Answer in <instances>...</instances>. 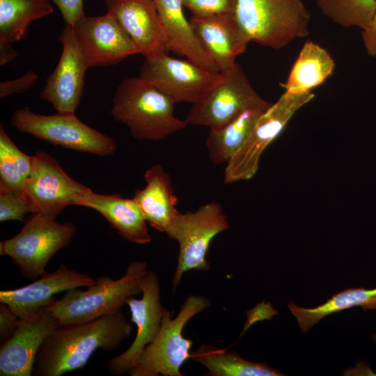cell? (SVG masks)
Listing matches in <instances>:
<instances>
[{
	"mask_svg": "<svg viewBox=\"0 0 376 376\" xmlns=\"http://www.w3.org/2000/svg\"><path fill=\"white\" fill-rule=\"evenodd\" d=\"M133 330L122 310L91 321L58 326L36 356L33 375L61 376L83 368L99 349H117Z\"/></svg>",
	"mask_w": 376,
	"mask_h": 376,
	"instance_id": "cell-1",
	"label": "cell"
},
{
	"mask_svg": "<svg viewBox=\"0 0 376 376\" xmlns=\"http://www.w3.org/2000/svg\"><path fill=\"white\" fill-rule=\"evenodd\" d=\"M174 103L140 77L118 84L111 109L113 118L126 125L138 140L159 141L185 129L187 123L175 116Z\"/></svg>",
	"mask_w": 376,
	"mask_h": 376,
	"instance_id": "cell-2",
	"label": "cell"
},
{
	"mask_svg": "<svg viewBox=\"0 0 376 376\" xmlns=\"http://www.w3.org/2000/svg\"><path fill=\"white\" fill-rule=\"evenodd\" d=\"M144 261L134 260L125 274L117 280L102 275L84 290L75 288L67 290L47 308L58 326L88 322L120 311L129 298L142 293L141 283L148 273Z\"/></svg>",
	"mask_w": 376,
	"mask_h": 376,
	"instance_id": "cell-3",
	"label": "cell"
},
{
	"mask_svg": "<svg viewBox=\"0 0 376 376\" xmlns=\"http://www.w3.org/2000/svg\"><path fill=\"white\" fill-rule=\"evenodd\" d=\"M235 16L251 42L274 49L309 33L311 13L302 0H237Z\"/></svg>",
	"mask_w": 376,
	"mask_h": 376,
	"instance_id": "cell-4",
	"label": "cell"
},
{
	"mask_svg": "<svg viewBox=\"0 0 376 376\" xmlns=\"http://www.w3.org/2000/svg\"><path fill=\"white\" fill-rule=\"evenodd\" d=\"M210 306V301L204 296L189 295L175 318L165 308L157 336L127 373L130 376H182L180 369L191 358L193 343L183 336V329L191 318Z\"/></svg>",
	"mask_w": 376,
	"mask_h": 376,
	"instance_id": "cell-5",
	"label": "cell"
},
{
	"mask_svg": "<svg viewBox=\"0 0 376 376\" xmlns=\"http://www.w3.org/2000/svg\"><path fill=\"white\" fill-rule=\"evenodd\" d=\"M77 232L71 222L61 224L55 218L32 214L14 237L0 242V254L9 256L28 279L42 275L50 259L68 246Z\"/></svg>",
	"mask_w": 376,
	"mask_h": 376,
	"instance_id": "cell-6",
	"label": "cell"
},
{
	"mask_svg": "<svg viewBox=\"0 0 376 376\" xmlns=\"http://www.w3.org/2000/svg\"><path fill=\"white\" fill-rule=\"evenodd\" d=\"M10 123L54 145L98 156L112 155L117 147L114 139L83 123L75 113L43 115L24 107L14 111Z\"/></svg>",
	"mask_w": 376,
	"mask_h": 376,
	"instance_id": "cell-7",
	"label": "cell"
},
{
	"mask_svg": "<svg viewBox=\"0 0 376 376\" xmlns=\"http://www.w3.org/2000/svg\"><path fill=\"white\" fill-rule=\"evenodd\" d=\"M230 224L220 203L211 202L196 211L179 213L166 235L178 241L179 254L173 276V289L179 285L185 272L207 270L210 264L206 254L213 238L228 229Z\"/></svg>",
	"mask_w": 376,
	"mask_h": 376,
	"instance_id": "cell-8",
	"label": "cell"
},
{
	"mask_svg": "<svg viewBox=\"0 0 376 376\" xmlns=\"http://www.w3.org/2000/svg\"><path fill=\"white\" fill-rule=\"evenodd\" d=\"M314 97L311 91L298 94L284 92L261 114L246 141L226 162L224 182L251 179L258 171L265 150L283 132L295 113Z\"/></svg>",
	"mask_w": 376,
	"mask_h": 376,
	"instance_id": "cell-9",
	"label": "cell"
},
{
	"mask_svg": "<svg viewBox=\"0 0 376 376\" xmlns=\"http://www.w3.org/2000/svg\"><path fill=\"white\" fill-rule=\"evenodd\" d=\"M139 77L167 96L174 104L196 103L222 80L221 72L206 70L189 59L159 52L144 56Z\"/></svg>",
	"mask_w": 376,
	"mask_h": 376,
	"instance_id": "cell-10",
	"label": "cell"
},
{
	"mask_svg": "<svg viewBox=\"0 0 376 376\" xmlns=\"http://www.w3.org/2000/svg\"><path fill=\"white\" fill-rule=\"evenodd\" d=\"M221 72L222 80L205 98L192 104L185 119L187 123L217 128L247 109L267 110L272 104L257 93L237 63Z\"/></svg>",
	"mask_w": 376,
	"mask_h": 376,
	"instance_id": "cell-11",
	"label": "cell"
},
{
	"mask_svg": "<svg viewBox=\"0 0 376 376\" xmlns=\"http://www.w3.org/2000/svg\"><path fill=\"white\" fill-rule=\"evenodd\" d=\"M24 197L31 214L55 218L91 190L70 177L50 155L37 152Z\"/></svg>",
	"mask_w": 376,
	"mask_h": 376,
	"instance_id": "cell-12",
	"label": "cell"
},
{
	"mask_svg": "<svg viewBox=\"0 0 376 376\" xmlns=\"http://www.w3.org/2000/svg\"><path fill=\"white\" fill-rule=\"evenodd\" d=\"M62 45L59 61L40 93L58 113H75L84 91L88 63L71 26L65 24L58 37Z\"/></svg>",
	"mask_w": 376,
	"mask_h": 376,
	"instance_id": "cell-13",
	"label": "cell"
},
{
	"mask_svg": "<svg viewBox=\"0 0 376 376\" xmlns=\"http://www.w3.org/2000/svg\"><path fill=\"white\" fill-rule=\"evenodd\" d=\"M141 288L142 297H132L127 301L131 321L136 325V334L125 352L108 361V370L113 375L128 373L161 328L165 307L161 303L160 286L156 273L148 271L141 283Z\"/></svg>",
	"mask_w": 376,
	"mask_h": 376,
	"instance_id": "cell-14",
	"label": "cell"
},
{
	"mask_svg": "<svg viewBox=\"0 0 376 376\" xmlns=\"http://www.w3.org/2000/svg\"><path fill=\"white\" fill-rule=\"evenodd\" d=\"M72 27L89 68L116 65L130 56L140 54L116 17L108 12L101 16L85 15Z\"/></svg>",
	"mask_w": 376,
	"mask_h": 376,
	"instance_id": "cell-15",
	"label": "cell"
},
{
	"mask_svg": "<svg viewBox=\"0 0 376 376\" xmlns=\"http://www.w3.org/2000/svg\"><path fill=\"white\" fill-rule=\"evenodd\" d=\"M58 326L47 306L33 316L19 319L13 334L1 345L0 375H33L41 345Z\"/></svg>",
	"mask_w": 376,
	"mask_h": 376,
	"instance_id": "cell-16",
	"label": "cell"
},
{
	"mask_svg": "<svg viewBox=\"0 0 376 376\" xmlns=\"http://www.w3.org/2000/svg\"><path fill=\"white\" fill-rule=\"evenodd\" d=\"M95 281L91 276L61 263L55 271L45 272L26 286L1 290L0 302L7 304L19 319L27 318L52 304L57 293L88 287Z\"/></svg>",
	"mask_w": 376,
	"mask_h": 376,
	"instance_id": "cell-17",
	"label": "cell"
},
{
	"mask_svg": "<svg viewBox=\"0 0 376 376\" xmlns=\"http://www.w3.org/2000/svg\"><path fill=\"white\" fill-rule=\"evenodd\" d=\"M105 3L140 54L169 53V39L153 0H105Z\"/></svg>",
	"mask_w": 376,
	"mask_h": 376,
	"instance_id": "cell-18",
	"label": "cell"
},
{
	"mask_svg": "<svg viewBox=\"0 0 376 376\" xmlns=\"http://www.w3.org/2000/svg\"><path fill=\"white\" fill-rule=\"evenodd\" d=\"M198 40L220 72L233 65L251 42L237 23L235 13L189 19Z\"/></svg>",
	"mask_w": 376,
	"mask_h": 376,
	"instance_id": "cell-19",
	"label": "cell"
},
{
	"mask_svg": "<svg viewBox=\"0 0 376 376\" xmlns=\"http://www.w3.org/2000/svg\"><path fill=\"white\" fill-rule=\"evenodd\" d=\"M75 205L98 212L127 241L139 244L151 242L147 221L134 198L100 194L91 189L79 197Z\"/></svg>",
	"mask_w": 376,
	"mask_h": 376,
	"instance_id": "cell-20",
	"label": "cell"
},
{
	"mask_svg": "<svg viewBox=\"0 0 376 376\" xmlns=\"http://www.w3.org/2000/svg\"><path fill=\"white\" fill-rule=\"evenodd\" d=\"M146 185L138 189L134 199L149 224L165 233L180 212L176 208L178 197L174 194L171 179L159 164L152 166L144 174Z\"/></svg>",
	"mask_w": 376,
	"mask_h": 376,
	"instance_id": "cell-21",
	"label": "cell"
},
{
	"mask_svg": "<svg viewBox=\"0 0 376 376\" xmlns=\"http://www.w3.org/2000/svg\"><path fill=\"white\" fill-rule=\"evenodd\" d=\"M53 13L50 0H0V65L19 55L13 45L26 38L33 22Z\"/></svg>",
	"mask_w": 376,
	"mask_h": 376,
	"instance_id": "cell-22",
	"label": "cell"
},
{
	"mask_svg": "<svg viewBox=\"0 0 376 376\" xmlns=\"http://www.w3.org/2000/svg\"><path fill=\"white\" fill-rule=\"evenodd\" d=\"M167 35L170 51L185 56L198 65L220 72L194 33L183 13L182 0H153Z\"/></svg>",
	"mask_w": 376,
	"mask_h": 376,
	"instance_id": "cell-23",
	"label": "cell"
},
{
	"mask_svg": "<svg viewBox=\"0 0 376 376\" xmlns=\"http://www.w3.org/2000/svg\"><path fill=\"white\" fill-rule=\"evenodd\" d=\"M335 68L334 60L329 52L312 40L303 45L289 73L281 84L285 92L293 94L311 92L331 76Z\"/></svg>",
	"mask_w": 376,
	"mask_h": 376,
	"instance_id": "cell-24",
	"label": "cell"
},
{
	"mask_svg": "<svg viewBox=\"0 0 376 376\" xmlns=\"http://www.w3.org/2000/svg\"><path fill=\"white\" fill-rule=\"evenodd\" d=\"M355 306L361 307L364 311L376 310V288L345 289L314 308L301 307L293 301L288 303V309L296 318L300 330L304 334L325 316Z\"/></svg>",
	"mask_w": 376,
	"mask_h": 376,
	"instance_id": "cell-25",
	"label": "cell"
},
{
	"mask_svg": "<svg viewBox=\"0 0 376 376\" xmlns=\"http://www.w3.org/2000/svg\"><path fill=\"white\" fill-rule=\"evenodd\" d=\"M265 111L249 109L221 127L210 128L205 144L210 161L214 164L226 163L246 141Z\"/></svg>",
	"mask_w": 376,
	"mask_h": 376,
	"instance_id": "cell-26",
	"label": "cell"
},
{
	"mask_svg": "<svg viewBox=\"0 0 376 376\" xmlns=\"http://www.w3.org/2000/svg\"><path fill=\"white\" fill-rule=\"evenodd\" d=\"M191 359L202 364L210 376H283L285 374L266 363L244 359L236 352H228L211 345H202L191 353Z\"/></svg>",
	"mask_w": 376,
	"mask_h": 376,
	"instance_id": "cell-27",
	"label": "cell"
},
{
	"mask_svg": "<svg viewBox=\"0 0 376 376\" xmlns=\"http://www.w3.org/2000/svg\"><path fill=\"white\" fill-rule=\"evenodd\" d=\"M34 157L24 153L0 126V190L24 196Z\"/></svg>",
	"mask_w": 376,
	"mask_h": 376,
	"instance_id": "cell-28",
	"label": "cell"
},
{
	"mask_svg": "<svg viewBox=\"0 0 376 376\" xmlns=\"http://www.w3.org/2000/svg\"><path fill=\"white\" fill-rule=\"evenodd\" d=\"M316 4L323 15L345 28L363 30L376 13V0H316Z\"/></svg>",
	"mask_w": 376,
	"mask_h": 376,
	"instance_id": "cell-29",
	"label": "cell"
},
{
	"mask_svg": "<svg viewBox=\"0 0 376 376\" xmlns=\"http://www.w3.org/2000/svg\"><path fill=\"white\" fill-rule=\"evenodd\" d=\"M184 7L192 17H207L225 14H234L237 0H182Z\"/></svg>",
	"mask_w": 376,
	"mask_h": 376,
	"instance_id": "cell-30",
	"label": "cell"
},
{
	"mask_svg": "<svg viewBox=\"0 0 376 376\" xmlns=\"http://www.w3.org/2000/svg\"><path fill=\"white\" fill-rule=\"evenodd\" d=\"M29 212L30 210L24 196L8 190H0L1 222L10 220L24 221Z\"/></svg>",
	"mask_w": 376,
	"mask_h": 376,
	"instance_id": "cell-31",
	"label": "cell"
},
{
	"mask_svg": "<svg viewBox=\"0 0 376 376\" xmlns=\"http://www.w3.org/2000/svg\"><path fill=\"white\" fill-rule=\"evenodd\" d=\"M38 80V75L32 70L26 71L20 77L0 82V98L22 93L33 87Z\"/></svg>",
	"mask_w": 376,
	"mask_h": 376,
	"instance_id": "cell-32",
	"label": "cell"
},
{
	"mask_svg": "<svg viewBox=\"0 0 376 376\" xmlns=\"http://www.w3.org/2000/svg\"><path fill=\"white\" fill-rule=\"evenodd\" d=\"M58 8L65 24L73 26L83 16V0H50Z\"/></svg>",
	"mask_w": 376,
	"mask_h": 376,
	"instance_id": "cell-33",
	"label": "cell"
},
{
	"mask_svg": "<svg viewBox=\"0 0 376 376\" xmlns=\"http://www.w3.org/2000/svg\"><path fill=\"white\" fill-rule=\"evenodd\" d=\"M19 318L6 304H0V340L1 343L7 340L15 332Z\"/></svg>",
	"mask_w": 376,
	"mask_h": 376,
	"instance_id": "cell-34",
	"label": "cell"
},
{
	"mask_svg": "<svg viewBox=\"0 0 376 376\" xmlns=\"http://www.w3.org/2000/svg\"><path fill=\"white\" fill-rule=\"evenodd\" d=\"M361 38L367 54L376 57V13L369 25L361 30Z\"/></svg>",
	"mask_w": 376,
	"mask_h": 376,
	"instance_id": "cell-35",
	"label": "cell"
},
{
	"mask_svg": "<svg viewBox=\"0 0 376 376\" xmlns=\"http://www.w3.org/2000/svg\"><path fill=\"white\" fill-rule=\"evenodd\" d=\"M371 338L373 342L376 343V332L372 334Z\"/></svg>",
	"mask_w": 376,
	"mask_h": 376,
	"instance_id": "cell-36",
	"label": "cell"
}]
</instances>
